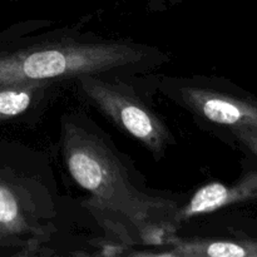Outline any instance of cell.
Listing matches in <instances>:
<instances>
[{
    "mask_svg": "<svg viewBox=\"0 0 257 257\" xmlns=\"http://www.w3.org/2000/svg\"><path fill=\"white\" fill-rule=\"evenodd\" d=\"M49 20L24 23L20 37L0 52V85L27 82L65 83L79 77H132L170 62L158 47L108 39L82 25L52 27Z\"/></svg>",
    "mask_w": 257,
    "mask_h": 257,
    "instance_id": "obj_2",
    "label": "cell"
},
{
    "mask_svg": "<svg viewBox=\"0 0 257 257\" xmlns=\"http://www.w3.org/2000/svg\"><path fill=\"white\" fill-rule=\"evenodd\" d=\"M156 89L191 115L198 128L231 137L235 128L257 127V103L231 92L210 75H157Z\"/></svg>",
    "mask_w": 257,
    "mask_h": 257,
    "instance_id": "obj_4",
    "label": "cell"
},
{
    "mask_svg": "<svg viewBox=\"0 0 257 257\" xmlns=\"http://www.w3.org/2000/svg\"><path fill=\"white\" fill-rule=\"evenodd\" d=\"M183 2V0H147L148 7L152 10H163L167 8L172 7V5L178 4V3Z\"/></svg>",
    "mask_w": 257,
    "mask_h": 257,
    "instance_id": "obj_9",
    "label": "cell"
},
{
    "mask_svg": "<svg viewBox=\"0 0 257 257\" xmlns=\"http://www.w3.org/2000/svg\"><path fill=\"white\" fill-rule=\"evenodd\" d=\"M231 137L257 156V127L235 128L231 131Z\"/></svg>",
    "mask_w": 257,
    "mask_h": 257,
    "instance_id": "obj_8",
    "label": "cell"
},
{
    "mask_svg": "<svg viewBox=\"0 0 257 257\" xmlns=\"http://www.w3.org/2000/svg\"><path fill=\"white\" fill-rule=\"evenodd\" d=\"M63 83L27 82L0 85V123L35 125L59 97Z\"/></svg>",
    "mask_w": 257,
    "mask_h": 257,
    "instance_id": "obj_5",
    "label": "cell"
},
{
    "mask_svg": "<svg viewBox=\"0 0 257 257\" xmlns=\"http://www.w3.org/2000/svg\"><path fill=\"white\" fill-rule=\"evenodd\" d=\"M60 151L70 178L88 193L103 225L115 227L125 245L166 246L175 235L178 200L147 187L130 158L88 115L60 118Z\"/></svg>",
    "mask_w": 257,
    "mask_h": 257,
    "instance_id": "obj_1",
    "label": "cell"
},
{
    "mask_svg": "<svg viewBox=\"0 0 257 257\" xmlns=\"http://www.w3.org/2000/svg\"><path fill=\"white\" fill-rule=\"evenodd\" d=\"M148 74L113 78L87 75L72 83L80 99L99 110L125 136L140 142L156 161H161L177 145V140L143 90Z\"/></svg>",
    "mask_w": 257,
    "mask_h": 257,
    "instance_id": "obj_3",
    "label": "cell"
},
{
    "mask_svg": "<svg viewBox=\"0 0 257 257\" xmlns=\"http://www.w3.org/2000/svg\"><path fill=\"white\" fill-rule=\"evenodd\" d=\"M163 251H133L130 256L157 257H257L255 240H211L171 236Z\"/></svg>",
    "mask_w": 257,
    "mask_h": 257,
    "instance_id": "obj_7",
    "label": "cell"
},
{
    "mask_svg": "<svg viewBox=\"0 0 257 257\" xmlns=\"http://www.w3.org/2000/svg\"><path fill=\"white\" fill-rule=\"evenodd\" d=\"M252 200H257V171H248L231 185L211 182L196 190L187 202L177 207L175 222L178 226L193 217Z\"/></svg>",
    "mask_w": 257,
    "mask_h": 257,
    "instance_id": "obj_6",
    "label": "cell"
}]
</instances>
